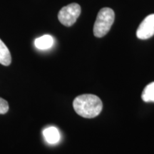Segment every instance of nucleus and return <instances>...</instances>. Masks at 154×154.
<instances>
[{
  "mask_svg": "<svg viewBox=\"0 0 154 154\" xmlns=\"http://www.w3.org/2000/svg\"><path fill=\"white\" fill-rule=\"evenodd\" d=\"M9 111V103L6 100L0 97V114H5Z\"/></svg>",
  "mask_w": 154,
  "mask_h": 154,
  "instance_id": "1a4fd4ad",
  "label": "nucleus"
},
{
  "mask_svg": "<svg viewBox=\"0 0 154 154\" xmlns=\"http://www.w3.org/2000/svg\"><path fill=\"white\" fill-rule=\"evenodd\" d=\"M115 19L113 9L108 7L101 9L98 13L94 26V34L96 37L104 36L111 29Z\"/></svg>",
  "mask_w": 154,
  "mask_h": 154,
  "instance_id": "f03ea898",
  "label": "nucleus"
},
{
  "mask_svg": "<svg viewBox=\"0 0 154 154\" xmlns=\"http://www.w3.org/2000/svg\"><path fill=\"white\" fill-rule=\"evenodd\" d=\"M11 62L10 51L5 44L0 38V63L3 66H9Z\"/></svg>",
  "mask_w": 154,
  "mask_h": 154,
  "instance_id": "0eeeda50",
  "label": "nucleus"
},
{
  "mask_svg": "<svg viewBox=\"0 0 154 154\" xmlns=\"http://www.w3.org/2000/svg\"><path fill=\"white\" fill-rule=\"evenodd\" d=\"M81 7L76 3H72L61 9L58 14V19L61 24L66 26H71L76 22L81 14Z\"/></svg>",
  "mask_w": 154,
  "mask_h": 154,
  "instance_id": "7ed1b4c3",
  "label": "nucleus"
},
{
  "mask_svg": "<svg viewBox=\"0 0 154 154\" xmlns=\"http://www.w3.org/2000/svg\"><path fill=\"white\" fill-rule=\"evenodd\" d=\"M141 98L145 102H154V82L146 86L142 92Z\"/></svg>",
  "mask_w": 154,
  "mask_h": 154,
  "instance_id": "6e6552de",
  "label": "nucleus"
},
{
  "mask_svg": "<svg viewBox=\"0 0 154 154\" xmlns=\"http://www.w3.org/2000/svg\"><path fill=\"white\" fill-rule=\"evenodd\" d=\"M154 35V14L147 16L142 21L136 31L139 39H148Z\"/></svg>",
  "mask_w": 154,
  "mask_h": 154,
  "instance_id": "20e7f679",
  "label": "nucleus"
},
{
  "mask_svg": "<svg viewBox=\"0 0 154 154\" xmlns=\"http://www.w3.org/2000/svg\"><path fill=\"white\" fill-rule=\"evenodd\" d=\"M54 44L53 37L50 35H44L36 38L34 41V44L36 47L38 49H48L52 47Z\"/></svg>",
  "mask_w": 154,
  "mask_h": 154,
  "instance_id": "423d86ee",
  "label": "nucleus"
},
{
  "mask_svg": "<svg viewBox=\"0 0 154 154\" xmlns=\"http://www.w3.org/2000/svg\"><path fill=\"white\" fill-rule=\"evenodd\" d=\"M43 134L46 140L49 143H57L60 139V134H59V131L54 126L48 127L46 129H44Z\"/></svg>",
  "mask_w": 154,
  "mask_h": 154,
  "instance_id": "39448f33",
  "label": "nucleus"
},
{
  "mask_svg": "<svg viewBox=\"0 0 154 154\" xmlns=\"http://www.w3.org/2000/svg\"><path fill=\"white\" fill-rule=\"evenodd\" d=\"M73 107L78 115L86 119H93L101 112L103 103L97 96L82 94L73 101Z\"/></svg>",
  "mask_w": 154,
  "mask_h": 154,
  "instance_id": "f257e3e1",
  "label": "nucleus"
}]
</instances>
